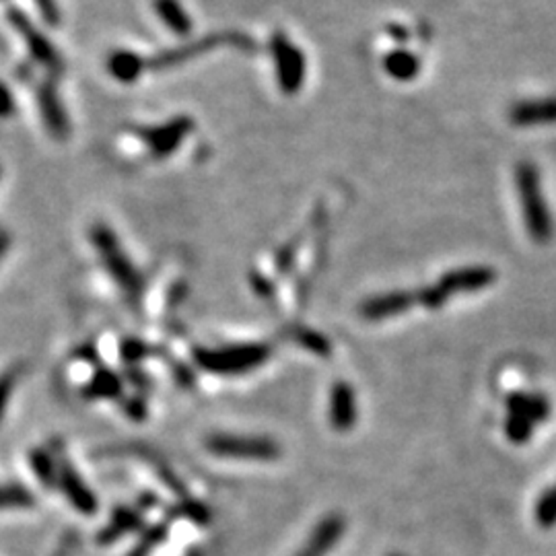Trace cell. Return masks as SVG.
Segmentation results:
<instances>
[{"mask_svg": "<svg viewBox=\"0 0 556 556\" xmlns=\"http://www.w3.org/2000/svg\"><path fill=\"white\" fill-rule=\"evenodd\" d=\"M91 241L93 245H95L99 258H102L105 272L113 278L118 289L129 297L130 303H138V299L143 297L145 289L143 274L137 270V266L132 264L129 253H126L122 245H120L118 236L113 233L112 227H107L104 223L93 225Z\"/></svg>", "mask_w": 556, "mask_h": 556, "instance_id": "cell-1", "label": "cell"}, {"mask_svg": "<svg viewBox=\"0 0 556 556\" xmlns=\"http://www.w3.org/2000/svg\"><path fill=\"white\" fill-rule=\"evenodd\" d=\"M515 187H518L526 229L530 233L532 241H535V244H548L552 239L554 223L551 211L546 206L544 192H542L538 167L530 163V161L518 163V167H515Z\"/></svg>", "mask_w": 556, "mask_h": 556, "instance_id": "cell-2", "label": "cell"}, {"mask_svg": "<svg viewBox=\"0 0 556 556\" xmlns=\"http://www.w3.org/2000/svg\"><path fill=\"white\" fill-rule=\"evenodd\" d=\"M270 346L250 343L233 344L225 348H196L194 361L200 369L217 375H237L258 369L260 365L270 359Z\"/></svg>", "mask_w": 556, "mask_h": 556, "instance_id": "cell-3", "label": "cell"}, {"mask_svg": "<svg viewBox=\"0 0 556 556\" xmlns=\"http://www.w3.org/2000/svg\"><path fill=\"white\" fill-rule=\"evenodd\" d=\"M270 52L277 69V80L285 95H295L301 91L307 77V58L283 31L270 37Z\"/></svg>", "mask_w": 556, "mask_h": 556, "instance_id": "cell-4", "label": "cell"}, {"mask_svg": "<svg viewBox=\"0 0 556 556\" xmlns=\"http://www.w3.org/2000/svg\"><path fill=\"white\" fill-rule=\"evenodd\" d=\"M6 21H9L12 29L17 31V36L23 39V44L27 46V50H29L31 58L36 60L37 64L46 66V69L54 72V75H60V72L64 71V60L62 56H60V52L56 50V46H54L50 39L46 37L36 25H33L31 19L27 17L23 11L11 6V9L6 11Z\"/></svg>", "mask_w": 556, "mask_h": 556, "instance_id": "cell-5", "label": "cell"}, {"mask_svg": "<svg viewBox=\"0 0 556 556\" xmlns=\"http://www.w3.org/2000/svg\"><path fill=\"white\" fill-rule=\"evenodd\" d=\"M206 450L220 458L236 460H278L280 445L266 437H237V435H211L206 439Z\"/></svg>", "mask_w": 556, "mask_h": 556, "instance_id": "cell-6", "label": "cell"}, {"mask_svg": "<svg viewBox=\"0 0 556 556\" xmlns=\"http://www.w3.org/2000/svg\"><path fill=\"white\" fill-rule=\"evenodd\" d=\"M223 44H236L239 48H252V42L245 36H239V33H212V36H204L200 39H194L190 44H182L178 48L165 50L157 54L155 58L146 60L149 62L151 71H165L170 66L184 64L187 60L200 56V54H206L209 50H214L217 46Z\"/></svg>", "mask_w": 556, "mask_h": 556, "instance_id": "cell-7", "label": "cell"}, {"mask_svg": "<svg viewBox=\"0 0 556 556\" xmlns=\"http://www.w3.org/2000/svg\"><path fill=\"white\" fill-rule=\"evenodd\" d=\"M194 130V120L187 116H178L167 120L165 124L143 126L137 134L149 149L153 159H167L179 149L184 138Z\"/></svg>", "mask_w": 556, "mask_h": 556, "instance_id": "cell-8", "label": "cell"}, {"mask_svg": "<svg viewBox=\"0 0 556 556\" xmlns=\"http://www.w3.org/2000/svg\"><path fill=\"white\" fill-rule=\"evenodd\" d=\"M414 305H419L417 291H390L365 299L359 307V313L367 321H381L396 318L400 313L412 310Z\"/></svg>", "mask_w": 556, "mask_h": 556, "instance_id": "cell-9", "label": "cell"}, {"mask_svg": "<svg viewBox=\"0 0 556 556\" xmlns=\"http://www.w3.org/2000/svg\"><path fill=\"white\" fill-rule=\"evenodd\" d=\"M36 99H37L39 113H42V120H44L46 129H48V132L52 134V138H56V140L69 138L71 120L54 83L46 80V83L39 85L36 89Z\"/></svg>", "mask_w": 556, "mask_h": 556, "instance_id": "cell-10", "label": "cell"}, {"mask_svg": "<svg viewBox=\"0 0 556 556\" xmlns=\"http://www.w3.org/2000/svg\"><path fill=\"white\" fill-rule=\"evenodd\" d=\"M494 280H497V272L491 266H466L458 268V270L445 272L439 278L437 286L447 295V299L452 295L460 293H477L482 289H488Z\"/></svg>", "mask_w": 556, "mask_h": 556, "instance_id": "cell-11", "label": "cell"}, {"mask_svg": "<svg viewBox=\"0 0 556 556\" xmlns=\"http://www.w3.org/2000/svg\"><path fill=\"white\" fill-rule=\"evenodd\" d=\"M58 485L71 501V505L79 509L80 513L93 515L97 511V499L89 486L85 485L79 472L66 460L58 461Z\"/></svg>", "mask_w": 556, "mask_h": 556, "instance_id": "cell-12", "label": "cell"}, {"mask_svg": "<svg viewBox=\"0 0 556 556\" xmlns=\"http://www.w3.org/2000/svg\"><path fill=\"white\" fill-rule=\"evenodd\" d=\"M509 120L519 129L556 124V97L527 99V102L515 104L509 110Z\"/></svg>", "mask_w": 556, "mask_h": 556, "instance_id": "cell-13", "label": "cell"}, {"mask_svg": "<svg viewBox=\"0 0 556 556\" xmlns=\"http://www.w3.org/2000/svg\"><path fill=\"white\" fill-rule=\"evenodd\" d=\"M357 394L346 381H336L330 392V423L340 433L357 425Z\"/></svg>", "mask_w": 556, "mask_h": 556, "instance_id": "cell-14", "label": "cell"}, {"mask_svg": "<svg viewBox=\"0 0 556 556\" xmlns=\"http://www.w3.org/2000/svg\"><path fill=\"white\" fill-rule=\"evenodd\" d=\"M344 534V518L338 513L328 515L316 526V530L311 532L307 544L301 548L297 556H326L332 551V546L343 538Z\"/></svg>", "mask_w": 556, "mask_h": 556, "instance_id": "cell-15", "label": "cell"}, {"mask_svg": "<svg viewBox=\"0 0 556 556\" xmlns=\"http://www.w3.org/2000/svg\"><path fill=\"white\" fill-rule=\"evenodd\" d=\"M146 69H149V62L130 50H116L107 58V72L120 83H134L145 75Z\"/></svg>", "mask_w": 556, "mask_h": 556, "instance_id": "cell-16", "label": "cell"}, {"mask_svg": "<svg viewBox=\"0 0 556 556\" xmlns=\"http://www.w3.org/2000/svg\"><path fill=\"white\" fill-rule=\"evenodd\" d=\"M507 411L509 414H521V417L530 419L534 425H538L548 419L551 404H548L546 396H542V394L513 392L507 396Z\"/></svg>", "mask_w": 556, "mask_h": 556, "instance_id": "cell-17", "label": "cell"}, {"mask_svg": "<svg viewBox=\"0 0 556 556\" xmlns=\"http://www.w3.org/2000/svg\"><path fill=\"white\" fill-rule=\"evenodd\" d=\"M153 11L157 12L167 29L176 33V36L186 37L187 33H192V17L187 15L179 0H153Z\"/></svg>", "mask_w": 556, "mask_h": 556, "instance_id": "cell-18", "label": "cell"}, {"mask_svg": "<svg viewBox=\"0 0 556 556\" xmlns=\"http://www.w3.org/2000/svg\"><path fill=\"white\" fill-rule=\"evenodd\" d=\"M384 71L394 80H402V83H406V80H412L419 77L420 60L417 54H412L411 50L396 48L386 54Z\"/></svg>", "mask_w": 556, "mask_h": 556, "instance_id": "cell-19", "label": "cell"}, {"mask_svg": "<svg viewBox=\"0 0 556 556\" xmlns=\"http://www.w3.org/2000/svg\"><path fill=\"white\" fill-rule=\"evenodd\" d=\"M140 526H143V518H140L137 511H130V509L124 507L116 509L110 524H107L102 534H99V542H102V544H110V542H116L120 535L138 530Z\"/></svg>", "mask_w": 556, "mask_h": 556, "instance_id": "cell-20", "label": "cell"}, {"mask_svg": "<svg viewBox=\"0 0 556 556\" xmlns=\"http://www.w3.org/2000/svg\"><path fill=\"white\" fill-rule=\"evenodd\" d=\"M85 396L91 400H110L118 398L122 394V381L113 371L110 369H99L93 379L89 381V386L85 387Z\"/></svg>", "mask_w": 556, "mask_h": 556, "instance_id": "cell-21", "label": "cell"}, {"mask_svg": "<svg viewBox=\"0 0 556 556\" xmlns=\"http://www.w3.org/2000/svg\"><path fill=\"white\" fill-rule=\"evenodd\" d=\"M291 336L295 343L303 346L305 351L318 354V357H330L332 354V343L324 334L316 330H310V328H293Z\"/></svg>", "mask_w": 556, "mask_h": 556, "instance_id": "cell-22", "label": "cell"}, {"mask_svg": "<svg viewBox=\"0 0 556 556\" xmlns=\"http://www.w3.org/2000/svg\"><path fill=\"white\" fill-rule=\"evenodd\" d=\"M31 468L44 486L58 485V466L54 464V460L50 458L48 452H44V450L33 452L31 453Z\"/></svg>", "mask_w": 556, "mask_h": 556, "instance_id": "cell-23", "label": "cell"}, {"mask_svg": "<svg viewBox=\"0 0 556 556\" xmlns=\"http://www.w3.org/2000/svg\"><path fill=\"white\" fill-rule=\"evenodd\" d=\"M33 494L19 485L0 486V509H23L33 507Z\"/></svg>", "mask_w": 556, "mask_h": 556, "instance_id": "cell-24", "label": "cell"}, {"mask_svg": "<svg viewBox=\"0 0 556 556\" xmlns=\"http://www.w3.org/2000/svg\"><path fill=\"white\" fill-rule=\"evenodd\" d=\"M534 518L542 527L556 526V486L542 493L534 509Z\"/></svg>", "mask_w": 556, "mask_h": 556, "instance_id": "cell-25", "label": "cell"}, {"mask_svg": "<svg viewBox=\"0 0 556 556\" xmlns=\"http://www.w3.org/2000/svg\"><path fill=\"white\" fill-rule=\"evenodd\" d=\"M532 431L534 423L530 419L521 417V414H509L507 417L505 433L509 441H513V444H526V441L532 437Z\"/></svg>", "mask_w": 556, "mask_h": 556, "instance_id": "cell-26", "label": "cell"}, {"mask_svg": "<svg viewBox=\"0 0 556 556\" xmlns=\"http://www.w3.org/2000/svg\"><path fill=\"white\" fill-rule=\"evenodd\" d=\"M19 378H21V367H11L0 375V420L4 419L6 406H9L12 392H15Z\"/></svg>", "mask_w": 556, "mask_h": 556, "instance_id": "cell-27", "label": "cell"}, {"mask_svg": "<svg viewBox=\"0 0 556 556\" xmlns=\"http://www.w3.org/2000/svg\"><path fill=\"white\" fill-rule=\"evenodd\" d=\"M176 513H178V518H187V519L196 521V524L200 526L209 524L211 521L209 507L198 503V501H194V499H184L182 503L176 507Z\"/></svg>", "mask_w": 556, "mask_h": 556, "instance_id": "cell-28", "label": "cell"}, {"mask_svg": "<svg viewBox=\"0 0 556 556\" xmlns=\"http://www.w3.org/2000/svg\"><path fill=\"white\" fill-rule=\"evenodd\" d=\"M417 295H419V305L427 307V310H441V307L447 303V295L439 289L437 283L417 291Z\"/></svg>", "mask_w": 556, "mask_h": 556, "instance_id": "cell-29", "label": "cell"}, {"mask_svg": "<svg viewBox=\"0 0 556 556\" xmlns=\"http://www.w3.org/2000/svg\"><path fill=\"white\" fill-rule=\"evenodd\" d=\"M149 353H151L149 346H146L145 343H140V340H134V338H126L124 343L120 344V354H122V359L130 365L138 363V361L145 359Z\"/></svg>", "mask_w": 556, "mask_h": 556, "instance_id": "cell-30", "label": "cell"}, {"mask_svg": "<svg viewBox=\"0 0 556 556\" xmlns=\"http://www.w3.org/2000/svg\"><path fill=\"white\" fill-rule=\"evenodd\" d=\"M165 535H167V527L165 526L153 527V530H149L143 535L140 544L134 548V552L130 556H149L151 551H153V546H157L159 542L165 538Z\"/></svg>", "mask_w": 556, "mask_h": 556, "instance_id": "cell-31", "label": "cell"}, {"mask_svg": "<svg viewBox=\"0 0 556 556\" xmlns=\"http://www.w3.org/2000/svg\"><path fill=\"white\" fill-rule=\"evenodd\" d=\"M33 3H36L39 15L44 17V21L48 25L58 27L60 21H62V12H60L56 0H33Z\"/></svg>", "mask_w": 556, "mask_h": 556, "instance_id": "cell-32", "label": "cell"}, {"mask_svg": "<svg viewBox=\"0 0 556 556\" xmlns=\"http://www.w3.org/2000/svg\"><path fill=\"white\" fill-rule=\"evenodd\" d=\"M15 110H17V104H15V97H12L11 89L4 83H0V118H11L12 113H15Z\"/></svg>", "mask_w": 556, "mask_h": 556, "instance_id": "cell-33", "label": "cell"}, {"mask_svg": "<svg viewBox=\"0 0 556 556\" xmlns=\"http://www.w3.org/2000/svg\"><path fill=\"white\" fill-rule=\"evenodd\" d=\"M252 286H253V291H256L258 295H262V297H270L272 295V285L268 283V280L262 277V274H252Z\"/></svg>", "mask_w": 556, "mask_h": 556, "instance_id": "cell-34", "label": "cell"}, {"mask_svg": "<svg viewBox=\"0 0 556 556\" xmlns=\"http://www.w3.org/2000/svg\"><path fill=\"white\" fill-rule=\"evenodd\" d=\"M124 408L126 411H129V414L130 417L134 419V420H143L145 419V414H146V408H145V404H143V400H126V404H124Z\"/></svg>", "mask_w": 556, "mask_h": 556, "instance_id": "cell-35", "label": "cell"}, {"mask_svg": "<svg viewBox=\"0 0 556 556\" xmlns=\"http://www.w3.org/2000/svg\"><path fill=\"white\" fill-rule=\"evenodd\" d=\"M293 258H295V244L283 247V250H280V253H278V258H277L278 270H280V272H285V270H286V266H291Z\"/></svg>", "mask_w": 556, "mask_h": 556, "instance_id": "cell-36", "label": "cell"}, {"mask_svg": "<svg viewBox=\"0 0 556 556\" xmlns=\"http://www.w3.org/2000/svg\"><path fill=\"white\" fill-rule=\"evenodd\" d=\"M9 247H11V236L4 229H0V262H3V258L6 256V252H9Z\"/></svg>", "mask_w": 556, "mask_h": 556, "instance_id": "cell-37", "label": "cell"}, {"mask_svg": "<svg viewBox=\"0 0 556 556\" xmlns=\"http://www.w3.org/2000/svg\"><path fill=\"white\" fill-rule=\"evenodd\" d=\"M187 556H203V554H200V551H196V548H194V551L187 552Z\"/></svg>", "mask_w": 556, "mask_h": 556, "instance_id": "cell-38", "label": "cell"}, {"mask_svg": "<svg viewBox=\"0 0 556 556\" xmlns=\"http://www.w3.org/2000/svg\"><path fill=\"white\" fill-rule=\"evenodd\" d=\"M392 556H402V554H392Z\"/></svg>", "mask_w": 556, "mask_h": 556, "instance_id": "cell-39", "label": "cell"}]
</instances>
